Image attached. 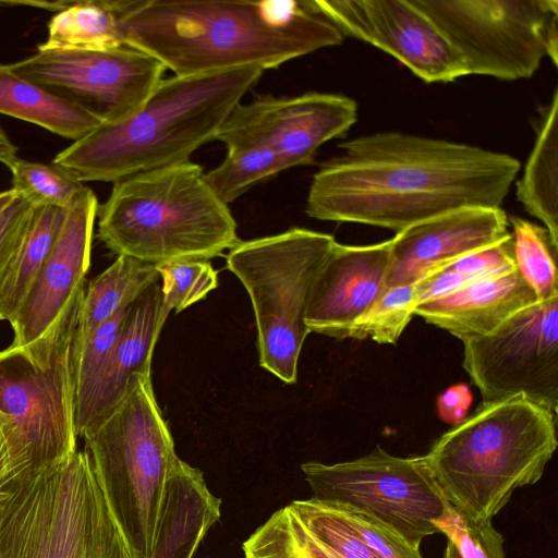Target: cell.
<instances>
[{
	"mask_svg": "<svg viewBox=\"0 0 558 558\" xmlns=\"http://www.w3.org/2000/svg\"><path fill=\"white\" fill-rule=\"evenodd\" d=\"M169 314L159 281L129 306L110 359L87 400L76 411L78 437L117 407L136 376H150L154 349Z\"/></svg>",
	"mask_w": 558,
	"mask_h": 558,
	"instance_id": "d6986e66",
	"label": "cell"
},
{
	"mask_svg": "<svg viewBox=\"0 0 558 558\" xmlns=\"http://www.w3.org/2000/svg\"><path fill=\"white\" fill-rule=\"evenodd\" d=\"M510 235L509 219L501 207L463 208L413 225L391 239L385 289L414 283Z\"/></svg>",
	"mask_w": 558,
	"mask_h": 558,
	"instance_id": "2e32d148",
	"label": "cell"
},
{
	"mask_svg": "<svg viewBox=\"0 0 558 558\" xmlns=\"http://www.w3.org/2000/svg\"><path fill=\"white\" fill-rule=\"evenodd\" d=\"M332 506L340 511L353 531L379 558H423L420 549L412 547L401 536L371 517L336 505Z\"/></svg>",
	"mask_w": 558,
	"mask_h": 558,
	"instance_id": "8d00e7d4",
	"label": "cell"
},
{
	"mask_svg": "<svg viewBox=\"0 0 558 558\" xmlns=\"http://www.w3.org/2000/svg\"><path fill=\"white\" fill-rule=\"evenodd\" d=\"M472 400V393L466 385L450 386L436 400L438 416L448 424L459 425L466 418Z\"/></svg>",
	"mask_w": 558,
	"mask_h": 558,
	"instance_id": "f35d334b",
	"label": "cell"
},
{
	"mask_svg": "<svg viewBox=\"0 0 558 558\" xmlns=\"http://www.w3.org/2000/svg\"><path fill=\"white\" fill-rule=\"evenodd\" d=\"M557 445L556 415L515 397L482 403L425 458L446 500L468 520L485 522L517 488L541 480Z\"/></svg>",
	"mask_w": 558,
	"mask_h": 558,
	"instance_id": "277c9868",
	"label": "cell"
},
{
	"mask_svg": "<svg viewBox=\"0 0 558 558\" xmlns=\"http://www.w3.org/2000/svg\"><path fill=\"white\" fill-rule=\"evenodd\" d=\"M9 66L101 123L141 107L167 70L154 57L128 46L108 50L37 48Z\"/></svg>",
	"mask_w": 558,
	"mask_h": 558,
	"instance_id": "4fadbf2b",
	"label": "cell"
},
{
	"mask_svg": "<svg viewBox=\"0 0 558 558\" xmlns=\"http://www.w3.org/2000/svg\"><path fill=\"white\" fill-rule=\"evenodd\" d=\"M342 154L314 174L306 214L399 233L471 207L499 208L520 162L478 146L398 131L339 144Z\"/></svg>",
	"mask_w": 558,
	"mask_h": 558,
	"instance_id": "6da1fadb",
	"label": "cell"
},
{
	"mask_svg": "<svg viewBox=\"0 0 558 558\" xmlns=\"http://www.w3.org/2000/svg\"><path fill=\"white\" fill-rule=\"evenodd\" d=\"M33 206L16 195L0 211V287L32 216Z\"/></svg>",
	"mask_w": 558,
	"mask_h": 558,
	"instance_id": "74e56055",
	"label": "cell"
},
{
	"mask_svg": "<svg viewBox=\"0 0 558 558\" xmlns=\"http://www.w3.org/2000/svg\"><path fill=\"white\" fill-rule=\"evenodd\" d=\"M163 305L182 312L218 286L217 271L207 260H175L156 266Z\"/></svg>",
	"mask_w": 558,
	"mask_h": 558,
	"instance_id": "d6a6232c",
	"label": "cell"
},
{
	"mask_svg": "<svg viewBox=\"0 0 558 558\" xmlns=\"http://www.w3.org/2000/svg\"><path fill=\"white\" fill-rule=\"evenodd\" d=\"M416 306L414 283L387 288L373 306L354 322L348 338L396 344L415 315Z\"/></svg>",
	"mask_w": 558,
	"mask_h": 558,
	"instance_id": "4dcf8cb0",
	"label": "cell"
},
{
	"mask_svg": "<svg viewBox=\"0 0 558 558\" xmlns=\"http://www.w3.org/2000/svg\"><path fill=\"white\" fill-rule=\"evenodd\" d=\"M0 113L39 125L73 142L101 122L81 108L0 64Z\"/></svg>",
	"mask_w": 558,
	"mask_h": 558,
	"instance_id": "603a6c76",
	"label": "cell"
},
{
	"mask_svg": "<svg viewBox=\"0 0 558 558\" xmlns=\"http://www.w3.org/2000/svg\"><path fill=\"white\" fill-rule=\"evenodd\" d=\"M10 171L12 190L33 207L52 206L69 209L87 187L53 163L19 158Z\"/></svg>",
	"mask_w": 558,
	"mask_h": 558,
	"instance_id": "f546056e",
	"label": "cell"
},
{
	"mask_svg": "<svg viewBox=\"0 0 558 558\" xmlns=\"http://www.w3.org/2000/svg\"><path fill=\"white\" fill-rule=\"evenodd\" d=\"M536 302L535 293L515 270L472 282L445 298L421 304L414 314L464 342L493 332Z\"/></svg>",
	"mask_w": 558,
	"mask_h": 558,
	"instance_id": "ffe728a7",
	"label": "cell"
},
{
	"mask_svg": "<svg viewBox=\"0 0 558 558\" xmlns=\"http://www.w3.org/2000/svg\"><path fill=\"white\" fill-rule=\"evenodd\" d=\"M438 527L448 539L442 558H506L505 539L492 521L468 520L451 506Z\"/></svg>",
	"mask_w": 558,
	"mask_h": 558,
	"instance_id": "e575fe53",
	"label": "cell"
},
{
	"mask_svg": "<svg viewBox=\"0 0 558 558\" xmlns=\"http://www.w3.org/2000/svg\"><path fill=\"white\" fill-rule=\"evenodd\" d=\"M119 31L124 46L179 76L242 66L265 71L343 41L315 0L125 1Z\"/></svg>",
	"mask_w": 558,
	"mask_h": 558,
	"instance_id": "7a4b0ae2",
	"label": "cell"
},
{
	"mask_svg": "<svg viewBox=\"0 0 558 558\" xmlns=\"http://www.w3.org/2000/svg\"><path fill=\"white\" fill-rule=\"evenodd\" d=\"M340 33L390 54L426 83L468 75L465 61L414 0H315Z\"/></svg>",
	"mask_w": 558,
	"mask_h": 558,
	"instance_id": "5bb4252c",
	"label": "cell"
},
{
	"mask_svg": "<svg viewBox=\"0 0 558 558\" xmlns=\"http://www.w3.org/2000/svg\"><path fill=\"white\" fill-rule=\"evenodd\" d=\"M86 282L49 329L0 350V427L11 486L66 462L78 449L73 341Z\"/></svg>",
	"mask_w": 558,
	"mask_h": 558,
	"instance_id": "8992f818",
	"label": "cell"
},
{
	"mask_svg": "<svg viewBox=\"0 0 558 558\" xmlns=\"http://www.w3.org/2000/svg\"><path fill=\"white\" fill-rule=\"evenodd\" d=\"M125 1L87 0L65 2L48 23L39 49L108 50L124 46L119 31Z\"/></svg>",
	"mask_w": 558,
	"mask_h": 558,
	"instance_id": "4316f807",
	"label": "cell"
},
{
	"mask_svg": "<svg viewBox=\"0 0 558 558\" xmlns=\"http://www.w3.org/2000/svg\"><path fill=\"white\" fill-rule=\"evenodd\" d=\"M82 438L133 557L153 558L167 487L181 459L151 376H136L117 407Z\"/></svg>",
	"mask_w": 558,
	"mask_h": 558,
	"instance_id": "52a82bcc",
	"label": "cell"
},
{
	"mask_svg": "<svg viewBox=\"0 0 558 558\" xmlns=\"http://www.w3.org/2000/svg\"><path fill=\"white\" fill-rule=\"evenodd\" d=\"M0 558H134L85 449L0 495Z\"/></svg>",
	"mask_w": 558,
	"mask_h": 558,
	"instance_id": "ba28073f",
	"label": "cell"
},
{
	"mask_svg": "<svg viewBox=\"0 0 558 558\" xmlns=\"http://www.w3.org/2000/svg\"><path fill=\"white\" fill-rule=\"evenodd\" d=\"M301 470L314 499L364 513L420 549L451 505L436 484L425 456L397 457L377 446L354 460L310 461Z\"/></svg>",
	"mask_w": 558,
	"mask_h": 558,
	"instance_id": "30bf717a",
	"label": "cell"
},
{
	"mask_svg": "<svg viewBox=\"0 0 558 558\" xmlns=\"http://www.w3.org/2000/svg\"><path fill=\"white\" fill-rule=\"evenodd\" d=\"M462 366L483 403L522 397L558 408V296L523 308L493 332L463 342Z\"/></svg>",
	"mask_w": 558,
	"mask_h": 558,
	"instance_id": "7c38bea8",
	"label": "cell"
},
{
	"mask_svg": "<svg viewBox=\"0 0 558 558\" xmlns=\"http://www.w3.org/2000/svg\"><path fill=\"white\" fill-rule=\"evenodd\" d=\"M216 140L228 154L204 180L225 204L235 201L254 185L286 170L279 155L265 142L225 121Z\"/></svg>",
	"mask_w": 558,
	"mask_h": 558,
	"instance_id": "484cf974",
	"label": "cell"
},
{
	"mask_svg": "<svg viewBox=\"0 0 558 558\" xmlns=\"http://www.w3.org/2000/svg\"><path fill=\"white\" fill-rule=\"evenodd\" d=\"M68 209L33 207L32 216L0 287V320L12 324L65 221Z\"/></svg>",
	"mask_w": 558,
	"mask_h": 558,
	"instance_id": "d4e9b609",
	"label": "cell"
},
{
	"mask_svg": "<svg viewBox=\"0 0 558 558\" xmlns=\"http://www.w3.org/2000/svg\"><path fill=\"white\" fill-rule=\"evenodd\" d=\"M98 202L86 187L68 209L65 221L14 322L12 345L44 335L74 293L86 282Z\"/></svg>",
	"mask_w": 558,
	"mask_h": 558,
	"instance_id": "e0dca14e",
	"label": "cell"
},
{
	"mask_svg": "<svg viewBox=\"0 0 558 558\" xmlns=\"http://www.w3.org/2000/svg\"><path fill=\"white\" fill-rule=\"evenodd\" d=\"M159 280L156 266L132 257L118 256L106 270L86 284L73 350L82 347L100 325L130 306Z\"/></svg>",
	"mask_w": 558,
	"mask_h": 558,
	"instance_id": "cb8c5ba5",
	"label": "cell"
},
{
	"mask_svg": "<svg viewBox=\"0 0 558 558\" xmlns=\"http://www.w3.org/2000/svg\"><path fill=\"white\" fill-rule=\"evenodd\" d=\"M356 120L352 98L312 92L239 104L226 122L268 144L289 169L312 163L323 144L345 135Z\"/></svg>",
	"mask_w": 558,
	"mask_h": 558,
	"instance_id": "9a60e30c",
	"label": "cell"
},
{
	"mask_svg": "<svg viewBox=\"0 0 558 558\" xmlns=\"http://www.w3.org/2000/svg\"><path fill=\"white\" fill-rule=\"evenodd\" d=\"M337 241L303 228L240 241L227 268L246 289L255 315L259 364L294 384L305 338L306 312L316 278Z\"/></svg>",
	"mask_w": 558,
	"mask_h": 558,
	"instance_id": "9c48e42d",
	"label": "cell"
},
{
	"mask_svg": "<svg viewBox=\"0 0 558 558\" xmlns=\"http://www.w3.org/2000/svg\"><path fill=\"white\" fill-rule=\"evenodd\" d=\"M512 227L514 258L519 275L537 301L558 296L556 258L558 244L543 227L520 217H508Z\"/></svg>",
	"mask_w": 558,
	"mask_h": 558,
	"instance_id": "f1b7e54d",
	"label": "cell"
},
{
	"mask_svg": "<svg viewBox=\"0 0 558 558\" xmlns=\"http://www.w3.org/2000/svg\"><path fill=\"white\" fill-rule=\"evenodd\" d=\"M11 468L5 442L0 445V495L11 486Z\"/></svg>",
	"mask_w": 558,
	"mask_h": 558,
	"instance_id": "60d3db41",
	"label": "cell"
},
{
	"mask_svg": "<svg viewBox=\"0 0 558 558\" xmlns=\"http://www.w3.org/2000/svg\"><path fill=\"white\" fill-rule=\"evenodd\" d=\"M97 216L112 253L154 266L208 260L240 242L228 205L190 160L116 181Z\"/></svg>",
	"mask_w": 558,
	"mask_h": 558,
	"instance_id": "5b68a950",
	"label": "cell"
},
{
	"mask_svg": "<svg viewBox=\"0 0 558 558\" xmlns=\"http://www.w3.org/2000/svg\"><path fill=\"white\" fill-rule=\"evenodd\" d=\"M220 515L221 499L204 473L181 460L167 487L153 558H193Z\"/></svg>",
	"mask_w": 558,
	"mask_h": 558,
	"instance_id": "44dd1931",
	"label": "cell"
},
{
	"mask_svg": "<svg viewBox=\"0 0 558 558\" xmlns=\"http://www.w3.org/2000/svg\"><path fill=\"white\" fill-rule=\"evenodd\" d=\"M462 54L468 75L531 77L557 65V0H414Z\"/></svg>",
	"mask_w": 558,
	"mask_h": 558,
	"instance_id": "8fae6325",
	"label": "cell"
},
{
	"mask_svg": "<svg viewBox=\"0 0 558 558\" xmlns=\"http://www.w3.org/2000/svg\"><path fill=\"white\" fill-rule=\"evenodd\" d=\"M447 266L473 281L496 278L515 271L512 234L498 243L464 255Z\"/></svg>",
	"mask_w": 558,
	"mask_h": 558,
	"instance_id": "d590c367",
	"label": "cell"
},
{
	"mask_svg": "<svg viewBox=\"0 0 558 558\" xmlns=\"http://www.w3.org/2000/svg\"><path fill=\"white\" fill-rule=\"evenodd\" d=\"M264 70L242 66L162 78L135 111L100 123L52 163L77 181L112 182L189 161L216 136Z\"/></svg>",
	"mask_w": 558,
	"mask_h": 558,
	"instance_id": "3957f363",
	"label": "cell"
},
{
	"mask_svg": "<svg viewBox=\"0 0 558 558\" xmlns=\"http://www.w3.org/2000/svg\"><path fill=\"white\" fill-rule=\"evenodd\" d=\"M558 90L541 108L536 137L523 174L515 184V194L524 210L538 219L558 244Z\"/></svg>",
	"mask_w": 558,
	"mask_h": 558,
	"instance_id": "7402d4cb",
	"label": "cell"
},
{
	"mask_svg": "<svg viewBox=\"0 0 558 558\" xmlns=\"http://www.w3.org/2000/svg\"><path fill=\"white\" fill-rule=\"evenodd\" d=\"M392 240L336 243L314 283L306 312L310 331L344 339L385 291Z\"/></svg>",
	"mask_w": 558,
	"mask_h": 558,
	"instance_id": "ac0fdd59",
	"label": "cell"
},
{
	"mask_svg": "<svg viewBox=\"0 0 558 558\" xmlns=\"http://www.w3.org/2000/svg\"><path fill=\"white\" fill-rule=\"evenodd\" d=\"M128 307L100 325L82 347L72 350L76 411L85 403L119 339ZM76 414V413H75Z\"/></svg>",
	"mask_w": 558,
	"mask_h": 558,
	"instance_id": "836d02e7",
	"label": "cell"
},
{
	"mask_svg": "<svg viewBox=\"0 0 558 558\" xmlns=\"http://www.w3.org/2000/svg\"><path fill=\"white\" fill-rule=\"evenodd\" d=\"M3 442H5V440H4V437L2 435L1 427H0V445Z\"/></svg>",
	"mask_w": 558,
	"mask_h": 558,
	"instance_id": "7bdbcfd3",
	"label": "cell"
},
{
	"mask_svg": "<svg viewBox=\"0 0 558 558\" xmlns=\"http://www.w3.org/2000/svg\"><path fill=\"white\" fill-rule=\"evenodd\" d=\"M289 506L305 527L339 558H379L331 504L310 498Z\"/></svg>",
	"mask_w": 558,
	"mask_h": 558,
	"instance_id": "1f68e13d",
	"label": "cell"
},
{
	"mask_svg": "<svg viewBox=\"0 0 558 558\" xmlns=\"http://www.w3.org/2000/svg\"><path fill=\"white\" fill-rule=\"evenodd\" d=\"M245 558H337L289 505L275 511L244 543Z\"/></svg>",
	"mask_w": 558,
	"mask_h": 558,
	"instance_id": "83f0119b",
	"label": "cell"
},
{
	"mask_svg": "<svg viewBox=\"0 0 558 558\" xmlns=\"http://www.w3.org/2000/svg\"><path fill=\"white\" fill-rule=\"evenodd\" d=\"M17 159V147L0 124V162L11 170Z\"/></svg>",
	"mask_w": 558,
	"mask_h": 558,
	"instance_id": "ab89813d",
	"label": "cell"
},
{
	"mask_svg": "<svg viewBox=\"0 0 558 558\" xmlns=\"http://www.w3.org/2000/svg\"><path fill=\"white\" fill-rule=\"evenodd\" d=\"M15 192L10 189L0 192V211L14 198Z\"/></svg>",
	"mask_w": 558,
	"mask_h": 558,
	"instance_id": "b9f144b4",
	"label": "cell"
}]
</instances>
